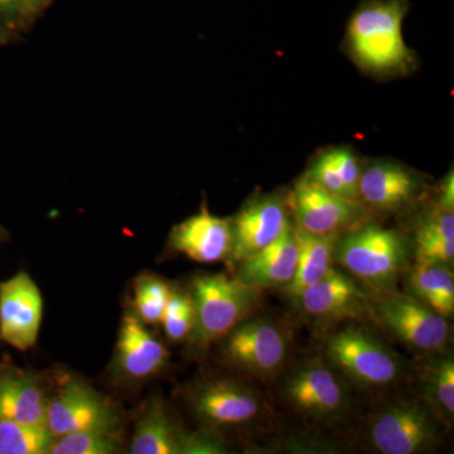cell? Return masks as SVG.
Wrapping results in <instances>:
<instances>
[{
	"label": "cell",
	"mask_w": 454,
	"mask_h": 454,
	"mask_svg": "<svg viewBox=\"0 0 454 454\" xmlns=\"http://www.w3.org/2000/svg\"><path fill=\"white\" fill-rule=\"evenodd\" d=\"M411 256L415 264L452 265L454 259V214L435 205L415 227Z\"/></svg>",
	"instance_id": "cell-22"
},
{
	"label": "cell",
	"mask_w": 454,
	"mask_h": 454,
	"mask_svg": "<svg viewBox=\"0 0 454 454\" xmlns=\"http://www.w3.org/2000/svg\"><path fill=\"white\" fill-rule=\"evenodd\" d=\"M43 317V298L26 271L0 283V340L27 351L35 345Z\"/></svg>",
	"instance_id": "cell-14"
},
{
	"label": "cell",
	"mask_w": 454,
	"mask_h": 454,
	"mask_svg": "<svg viewBox=\"0 0 454 454\" xmlns=\"http://www.w3.org/2000/svg\"><path fill=\"white\" fill-rule=\"evenodd\" d=\"M38 0H0V16L17 17L29 13Z\"/></svg>",
	"instance_id": "cell-30"
},
{
	"label": "cell",
	"mask_w": 454,
	"mask_h": 454,
	"mask_svg": "<svg viewBox=\"0 0 454 454\" xmlns=\"http://www.w3.org/2000/svg\"><path fill=\"white\" fill-rule=\"evenodd\" d=\"M363 167L351 149H328L318 155L304 177L328 192L358 201V184Z\"/></svg>",
	"instance_id": "cell-24"
},
{
	"label": "cell",
	"mask_w": 454,
	"mask_h": 454,
	"mask_svg": "<svg viewBox=\"0 0 454 454\" xmlns=\"http://www.w3.org/2000/svg\"><path fill=\"white\" fill-rule=\"evenodd\" d=\"M119 450L118 430L90 429L53 438L47 454H114Z\"/></svg>",
	"instance_id": "cell-27"
},
{
	"label": "cell",
	"mask_w": 454,
	"mask_h": 454,
	"mask_svg": "<svg viewBox=\"0 0 454 454\" xmlns=\"http://www.w3.org/2000/svg\"><path fill=\"white\" fill-rule=\"evenodd\" d=\"M188 293L195 309V325L188 340L196 352L225 339L252 315L260 300L259 289L223 273L196 276Z\"/></svg>",
	"instance_id": "cell-7"
},
{
	"label": "cell",
	"mask_w": 454,
	"mask_h": 454,
	"mask_svg": "<svg viewBox=\"0 0 454 454\" xmlns=\"http://www.w3.org/2000/svg\"><path fill=\"white\" fill-rule=\"evenodd\" d=\"M172 286L160 278L143 274L134 284V310L145 325H160Z\"/></svg>",
	"instance_id": "cell-28"
},
{
	"label": "cell",
	"mask_w": 454,
	"mask_h": 454,
	"mask_svg": "<svg viewBox=\"0 0 454 454\" xmlns=\"http://www.w3.org/2000/svg\"><path fill=\"white\" fill-rule=\"evenodd\" d=\"M279 378L283 402L304 422L331 428L351 415V389L324 355L307 357L286 367Z\"/></svg>",
	"instance_id": "cell-5"
},
{
	"label": "cell",
	"mask_w": 454,
	"mask_h": 454,
	"mask_svg": "<svg viewBox=\"0 0 454 454\" xmlns=\"http://www.w3.org/2000/svg\"><path fill=\"white\" fill-rule=\"evenodd\" d=\"M367 317L420 356L444 351L450 342L448 319L406 293L370 292Z\"/></svg>",
	"instance_id": "cell-8"
},
{
	"label": "cell",
	"mask_w": 454,
	"mask_h": 454,
	"mask_svg": "<svg viewBox=\"0 0 454 454\" xmlns=\"http://www.w3.org/2000/svg\"><path fill=\"white\" fill-rule=\"evenodd\" d=\"M5 35H4V33H3L2 31H0V47L3 46V44L5 43Z\"/></svg>",
	"instance_id": "cell-33"
},
{
	"label": "cell",
	"mask_w": 454,
	"mask_h": 454,
	"mask_svg": "<svg viewBox=\"0 0 454 454\" xmlns=\"http://www.w3.org/2000/svg\"><path fill=\"white\" fill-rule=\"evenodd\" d=\"M160 325L170 342L188 340L195 325V309L190 293L172 288Z\"/></svg>",
	"instance_id": "cell-29"
},
{
	"label": "cell",
	"mask_w": 454,
	"mask_h": 454,
	"mask_svg": "<svg viewBox=\"0 0 454 454\" xmlns=\"http://www.w3.org/2000/svg\"><path fill=\"white\" fill-rule=\"evenodd\" d=\"M406 277V294L450 319L454 313L452 265L415 264Z\"/></svg>",
	"instance_id": "cell-25"
},
{
	"label": "cell",
	"mask_w": 454,
	"mask_h": 454,
	"mask_svg": "<svg viewBox=\"0 0 454 454\" xmlns=\"http://www.w3.org/2000/svg\"><path fill=\"white\" fill-rule=\"evenodd\" d=\"M223 438L207 429L190 432L175 419L160 397H153L140 415L131 438V454L226 453Z\"/></svg>",
	"instance_id": "cell-10"
},
{
	"label": "cell",
	"mask_w": 454,
	"mask_h": 454,
	"mask_svg": "<svg viewBox=\"0 0 454 454\" xmlns=\"http://www.w3.org/2000/svg\"><path fill=\"white\" fill-rule=\"evenodd\" d=\"M324 357L349 387L385 394L408 378L409 367L373 331L349 324L325 340Z\"/></svg>",
	"instance_id": "cell-2"
},
{
	"label": "cell",
	"mask_w": 454,
	"mask_h": 454,
	"mask_svg": "<svg viewBox=\"0 0 454 454\" xmlns=\"http://www.w3.org/2000/svg\"><path fill=\"white\" fill-rule=\"evenodd\" d=\"M297 265L298 245L291 223L273 243L239 262L235 278L259 291L286 289L294 279Z\"/></svg>",
	"instance_id": "cell-19"
},
{
	"label": "cell",
	"mask_w": 454,
	"mask_h": 454,
	"mask_svg": "<svg viewBox=\"0 0 454 454\" xmlns=\"http://www.w3.org/2000/svg\"><path fill=\"white\" fill-rule=\"evenodd\" d=\"M288 203L295 226L318 235H340L360 225L365 214L360 201L328 192L306 177L295 184Z\"/></svg>",
	"instance_id": "cell-12"
},
{
	"label": "cell",
	"mask_w": 454,
	"mask_h": 454,
	"mask_svg": "<svg viewBox=\"0 0 454 454\" xmlns=\"http://www.w3.org/2000/svg\"><path fill=\"white\" fill-rule=\"evenodd\" d=\"M221 340L223 363L247 378L271 380L289 365L291 334L271 317H247Z\"/></svg>",
	"instance_id": "cell-9"
},
{
	"label": "cell",
	"mask_w": 454,
	"mask_h": 454,
	"mask_svg": "<svg viewBox=\"0 0 454 454\" xmlns=\"http://www.w3.org/2000/svg\"><path fill=\"white\" fill-rule=\"evenodd\" d=\"M118 411L82 379L70 378L49 396L46 427L53 438L79 430H119Z\"/></svg>",
	"instance_id": "cell-11"
},
{
	"label": "cell",
	"mask_w": 454,
	"mask_h": 454,
	"mask_svg": "<svg viewBox=\"0 0 454 454\" xmlns=\"http://www.w3.org/2000/svg\"><path fill=\"white\" fill-rule=\"evenodd\" d=\"M52 439L46 426L0 418V454H47Z\"/></svg>",
	"instance_id": "cell-26"
},
{
	"label": "cell",
	"mask_w": 454,
	"mask_h": 454,
	"mask_svg": "<svg viewBox=\"0 0 454 454\" xmlns=\"http://www.w3.org/2000/svg\"><path fill=\"white\" fill-rule=\"evenodd\" d=\"M405 0H373L366 3L349 20V51L358 65L370 73L406 70L413 53L403 37Z\"/></svg>",
	"instance_id": "cell-6"
},
{
	"label": "cell",
	"mask_w": 454,
	"mask_h": 454,
	"mask_svg": "<svg viewBox=\"0 0 454 454\" xmlns=\"http://www.w3.org/2000/svg\"><path fill=\"white\" fill-rule=\"evenodd\" d=\"M191 411L205 428L223 432H258L271 422L267 397L247 380L229 376L205 378L186 390Z\"/></svg>",
	"instance_id": "cell-4"
},
{
	"label": "cell",
	"mask_w": 454,
	"mask_h": 454,
	"mask_svg": "<svg viewBox=\"0 0 454 454\" xmlns=\"http://www.w3.org/2000/svg\"><path fill=\"white\" fill-rule=\"evenodd\" d=\"M5 238H7V234H5L4 230H3L2 227H0V243H2V241L4 240Z\"/></svg>",
	"instance_id": "cell-32"
},
{
	"label": "cell",
	"mask_w": 454,
	"mask_h": 454,
	"mask_svg": "<svg viewBox=\"0 0 454 454\" xmlns=\"http://www.w3.org/2000/svg\"><path fill=\"white\" fill-rule=\"evenodd\" d=\"M46 389L40 379L17 369L0 372V418L28 426H46Z\"/></svg>",
	"instance_id": "cell-20"
},
{
	"label": "cell",
	"mask_w": 454,
	"mask_h": 454,
	"mask_svg": "<svg viewBox=\"0 0 454 454\" xmlns=\"http://www.w3.org/2000/svg\"><path fill=\"white\" fill-rule=\"evenodd\" d=\"M437 206L441 208H444V210L454 211L453 169H450V172L448 173L446 178L442 182Z\"/></svg>",
	"instance_id": "cell-31"
},
{
	"label": "cell",
	"mask_w": 454,
	"mask_h": 454,
	"mask_svg": "<svg viewBox=\"0 0 454 454\" xmlns=\"http://www.w3.org/2000/svg\"><path fill=\"white\" fill-rule=\"evenodd\" d=\"M423 363L415 367L413 393L419 396L437 415L439 420L452 428L454 422V358L444 349L422 356Z\"/></svg>",
	"instance_id": "cell-21"
},
{
	"label": "cell",
	"mask_w": 454,
	"mask_h": 454,
	"mask_svg": "<svg viewBox=\"0 0 454 454\" xmlns=\"http://www.w3.org/2000/svg\"><path fill=\"white\" fill-rule=\"evenodd\" d=\"M422 177L403 164L378 160L361 172L358 201L376 212L405 210L423 195Z\"/></svg>",
	"instance_id": "cell-16"
},
{
	"label": "cell",
	"mask_w": 454,
	"mask_h": 454,
	"mask_svg": "<svg viewBox=\"0 0 454 454\" xmlns=\"http://www.w3.org/2000/svg\"><path fill=\"white\" fill-rule=\"evenodd\" d=\"M448 428L419 396L394 393L373 406L363 438L379 454H422L439 450Z\"/></svg>",
	"instance_id": "cell-1"
},
{
	"label": "cell",
	"mask_w": 454,
	"mask_h": 454,
	"mask_svg": "<svg viewBox=\"0 0 454 454\" xmlns=\"http://www.w3.org/2000/svg\"><path fill=\"white\" fill-rule=\"evenodd\" d=\"M411 243L399 231L376 223H360L342 232L334 247V262L366 291H396L411 268Z\"/></svg>",
	"instance_id": "cell-3"
},
{
	"label": "cell",
	"mask_w": 454,
	"mask_h": 454,
	"mask_svg": "<svg viewBox=\"0 0 454 454\" xmlns=\"http://www.w3.org/2000/svg\"><path fill=\"white\" fill-rule=\"evenodd\" d=\"M298 245V265L294 279L284 291L295 300L333 267V254L340 235H318L294 226Z\"/></svg>",
	"instance_id": "cell-23"
},
{
	"label": "cell",
	"mask_w": 454,
	"mask_h": 454,
	"mask_svg": "<svg viewBox=\"0 0 454 454\" xmlns=\"http://www.w3.org/2000/svg\"><path fill=\"white\" fill-rule=\"evenodd\" d=\"M286 201L279 193H267L249 200L231 220L232 265L253 255L279 238L289 219Z\"/></svg>",
	"instance_id": "cell-15"
},
{
	"label": "cell",
	"mask_w": 454,
	"mask_h": 454,
	"mask_svg": "<svg viewBox=\"0 0 454 454\" xmlns=\"http://www.w3.org/2000/svg\"><path fill=\"white\" fill-rule=\"evenodd\" d=\"M168 247L202 264L223 262L231 253V220L215 216L202 206L199 214L173 226Z\"/></svg>",
	"instance_id": "cell-18"
},
{
	"label": "cell",
	"mask_w": 454,
	"mask_h": 454,
	"mask_svg": "<svg viewBox=\"0 0 454 454\" xmlns=\"http://www.w3.org/2000/svg\"><path fill=\"white\" fill-rule=\"evenodd\" d=\"M168 361L169 352L162 340L146 328L136 313H125L114 355L116 373L127 380L143 381L162 372Z\"/></svg>",
	"instance_id": "cell-17"
},
{
	"label": "cell",
	"mask_w": 454,
	"mask_h": 454,
	"mask_svg": "<svg viewBox=\"0 0 454 454\" xmlns=\"http://www.w3.org/2000/svg\"><path fill=\"white\" fill-rule=\"evenodd\" d=\"M369 294L356 279L333 267L294 301L317 324L330 325L367 317Z\"/></svg>",
	"instance_id": "cell-13"
}]
</instances>
